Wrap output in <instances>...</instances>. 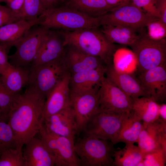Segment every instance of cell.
I'll use <instances>...</instances> for the list:
<instances>
[{"label":"cell","mask_w":166,"mask_h":166,"mask_svg":"<svg viewBox=\"0 0 166 166\" xmlns=\"http://www.w3.org/2000/svg\"><path fill=\"white\" fill-rule=\"evenodd\" d=\"M18 146L13 132L7 122H0V155L4 150Z\"/></svg>","instance_id":"31"},{"label":"cell","mask_w":166,"mask_h":166,"mask_svg":"<svg viewBox=\"0 0 166 166\" xmlns=\"http://www.w3.org/2000/svg\"><path fill=\"white\" fill-rule=\"evenodd\" d=\"M39 17V25L49 29L71 31L100 26V17H90L65 5L46 10Z\"/></svg>","instance_id":"3"},{"label":"cell","mask_w":166,"mask_h":166,"mask_svg":"<svg viewBox=\"0 0 166 166\" xmlns=\"http://www.w3.org/2000/svg\"><path fill=\"white\" fill-rule=\"evenodd\" d=\"M63 58L70 74L89 71L106 65L100 57L87 54L71 45L65 46Z\"/></svg>","instance_id":"18"},{"label":"cell","mask_w":166,"mask_h":166,"mask_svg":"<svg viewBox=\"0 0 166 166\" xmlns=\"http://www.w3.org/2000/svg\"><path fill=\"white\" fill-rule=\"evenodd\" d=\"M48 29L35 25L28 30L14 44L16 51L8 56L11 65L30 70L37 54L42 40Z\"/></svg>","instance_id":"7"},{"label":"cell","mask_w":166,"mask_h":166,"mask_svg":"<svg viewBox=\"0 0 166 166\" xmlns=\"http://www.w3.org/2000/svg\"><path fill=\"white\" fill-rule=\"evenodd\" d=\"M53 156L56 166H80L74 143L69 138L46 130L42 125L39 132Z\"/></svg>","instance_id":"10"},{"label":"cell","mask_w":166,"mask_h":166,"mask_svg":"<svg viewBox=\"0 0 166 166\" xmlns=\"http://www.w3.org/2000/svg\"><path fill=\"white\" fill-rule=\"evenodd\" d=\"M100 26L101 30L110 42L129 46L139 38L145 28H135L120 25Z\"/></svg>","instance_id":"23"},{"label":"cell","mask_w":166,"mask_h":166,"mask_svg":"<svg viewBox=\"0 0 166 166\" xmlns=\"http://www.w3.org/2000/svg\"><path fill=\"white\" fill-rule=\"evenodd\" d=\"M9 50L6 45L0 43V69L9 63L8 55Z\"/></svg>","instance_id":"38"},{"label":"cell","mask_w":166,"mask_h":166,"mask_svg":"<svg viewBox=\"0 0 166 166\" xmlns=\"http://www.w3.org/2000/svg\"><path fill=\"white\" fill-rule=\"evenodd\" d=\"M18 93L14 94L11 93L1 82L0 83V108L8 114Z\"/></svg>","instance_id":"34"},{"label":"cell","mask_w":166,"mask_h":166,"mask_svg":"<svg viewBox=\"0 0 166 166\" xmlns=\"http://www.w3.org/2000/svg\"><path fill=\"white\" fill-rule=\"evenodd\" d=\"M71 106L77 124V134L82 132L90 119L100 113L97 93L77 94L71 92Z\"/></svg>","instance_id":"17"},{"label":"cell","mask_w":166,"mask_h":166,"mask_svg":"<svg viewBox=\"0 0 166 166\" xmlns=\"http://www.w3.org/2000/svg\"><path fill=\"white\" fill-rule=\"evenodd\" d=\"M45 9L60 7L59 5L65 0H41Z\"/></svg>","instance_id":"40"},{"label":"cell","mask_w":166,"mask_h":166,"mask_svg":"<svg viewBox=\"0 0 166 166\" xmlns=\"http://www.w3.org/2000/svg\"><path fill=\"white\" fill-rule=\"evenodd\" d=\"M106 65L91 70L70 74L71 92L77 94L97 93L105 77Z\"/></svg>","instance_id":"15"},{"label":"cell","mask_w":166,"mask_h":166,"mask_svg":"<svg viewBox=\"0 0 166 166\" xmlns=\"http://www.w3.org/2000/svg\"><path fill=\"white\" fill-rule=\"evenodd\" d=\"M160 19L166 24V0H155Z\"/></svg>","instance_id":"39"},{"label":"cell","mask_w":166,"mask_h":166,"mask_svg":"<svg viewBox=\"0 0 166 166\" xmlns=\"http://www.w3.org/2000/svg\"><path fill=\"white\" fill-rule=\"evenodd\" d=\"M99 27L71 31L59 30L63 37L65 46H73L87 54L100 57L109 65L112 63L117 46L106 38Z\"/></svg>","instance_id":"2"},{"label":"cell","mask_w":166,"mask_h":166,"mask_svg":"<svg viewBox=\"0 0 166 166\" xmlns=\"http://www.w3.org/2000/svg\"><path fill=\"white\" fill-rule=\"evenodd\" d=\"M137 143L144 155L161 149L166 153V122L159 118L143 126Z\"/></svg>","instance_id":"13"},{"label":"cell","mask_w":166,"mask_h":166,"mask_svg":"<svg viewBox=\"0 0 166 166\" xmlns=\"http://www.w3.org/2000/svg\"><path fill=\"white\" fill-rule=\"evenodd\" d=\"M159 118L166 122V104L165 103L160 104L159 108Z\"/></svg>","instance_id":"42"},{"label":"cell","mask_w":166,"mask_h":166,"mask_svg":"<svg viewBox=\"0 0 166 166\" xmlns=\"http://www.w3.org/2000/svg\"><path fill=\"white\" fill-rule=\"evenodd\" d=\"M145 27L147 34L151 39L159 40L166 38V24L160 19L151 21Z\"/></svg>","instance_id":"32"},{"label":"cell","mask_w":166,"mask_h":166,"mask_svg":"<svg viewBox=\"0 0 166 166\" xmlns=\"http://www.w3.org/2000/svg\"><path fill=\"white\" fill-rule=\"evenodd\" d=\"M70 75L69 73L67 74L46 97L43 110L44 119L71 106L69 85Z\"/></svg>","instance_id":"20"},{"label":"cell","mask_w":166,"mask_h":166,"mask_svg":"<svg viewBox=\"0 0 166 166\" xmlns=\"http://www.w3.org/2000/svg\"><path fill=\"white\" fill-rule=\"evenodd\" d=\"M125 144L122 149L118 151L115 150L112 166H136L143 160L144 155L138 146L132 143Z\"/></svg>","instance_id":"28"},{"label":"cell","mask_w":166,"mask_h":166,"mask_svg":"<svg viewBox=\"0 0 166 166\" xmlns=\"http://www.w3.org/2000/svg\"><path fill=\"white\" fill-rule=\"evenodd\" d=\"M132 3L149 16L160 19L155 0H131Z\"/></svg>","instance_id":"35"},{"label":"cell","mask_w":166,"mask_h":166,"mask_svg":"<svg viewBox=\"0 0 166 166\" xmlns=\"http://www.w3.org/2000/svg\"><path fill=\"white\" fill-rule=\"evenodd\" d=\"M21 19L7 6L0 5V27L15 22Z\"/></svg>","instance_id":"36"},{"label":"cell","mask_w":166,"mask_h":166,"mask_svg":"<svg viewBox=\"0 0 166 166\" xmlns=\"http://www.w3.org/2000/svg\"><path fill=\"white\" fill-rule=\"evenodd\" d=\"M40 22L39 17L31 21L21 19L0 27V43L9 49L28 30L35 25H39Z\"/></svg>","instance_id":"24"},{"label":"cell","mask_w":166,"mask_h":166,"mask_svg":"<svg viewBox=\"0 0 166 166\" xmlns=\"http://www.w3.org/2000/svg\"><path fill=\"white\" fill-rule=\"evenodd\" d=\"M65 5L93 18L101 17L113 9L105 0H69Z\"/></svg>","instance_id":"27"},{"label":"cell","mask_w":166,"mask_h":166,"mask_svg":"<svg viewBox=\"0 0 166 166\" xmlns=\"http://www.w3.org/2000/svg\"><path fill=\"white\" fill-rule=\"evenodd\" d=\"M100 112H129L132 98L105 77L97 93Z\"/></svg>","instance_id":"11"},{"label":"cell","mask_w":166,"mask_h":166,"mask_svg":"<svg viewBox=\"0 0 166 166\" xmlns=\"http://www.w3.org/2000/svg\"><path fill=\"white\" fill-rule=\"evenodd\" d=\"M69 73L62 56L30 71L28 85L46 99L52 90Z\"/></svg>","instance_id":"6"},{"label":"cell","mask_w":166,"mask_h":166,"mask_svg":"<svg viewBox=\"0 0 166 166\" xmlns=\"http://www.w3.org/2000/svg\"><path fill=\"white\" fill-rule=\"evenodd\" d=\"M45 10L41 0H24L21 19L31 21L38 18Z\"/></svg>","instance_id":"30"},{"label":"cell","mask_w":166,"mask_h":166,"mask_svg":"<svg viewBox=\"0 0 166 166\" xmlns=\"http://www.w3.org/2000/svg\"><path fill=\"white\" fill-rule=\"evenodd\" d=\"M159 104L151 97L132 98L131 111L142 121L144 127L159 118Z\"/></svg>","instance_id":"25"},{"label":"cell","mask_w":166,"mask_h":166,"mask_svg":"<svg viewBox=\"0 0 166 166\" xmlns=\"http://www.w3.org/2000/svg\"><path fill=\"white\" fill-rule=\"evenodd\" d=\"M0 79L4 87L14 94L19 93L30 82V70L13 65L10 63L0 69Z\"/></svg>","instance_id":"22"},{"label":"cell","mask_w":166,"mask_h":166,"mask_svg":"<svg viewBox=\"0 0 166 166\" xmlns=\"http://www.w3.org/2000/svg\"><path fill=\"white\" fill-rule=\"evenodd\" d=\"M8 114L5 112L0 108V122H8Z\"/></svg>","instance_id":"43"},{"label":"cell","mask_w":166,"mask_h":166,"mask_svg":"<svg viewBox=\"0 0 166 166\" xmlns=\"http://www.w3.org/2000/svg\"><path fill=\"white\" fill-rule=\"evenodd\" d=\"M105 77L132 98L150 97L133 74L116 69L113 63L106 65Z\"/></svg>","instance_id":"19"},{"label":"cell","mask_w":166,"mask_h":166,"mask_svg":"<svg viewBox=\"0 0 166 166\" xmlns=\"http://www.w3.org/2000/svg\"><path fill=\"white\" fill-rule=\"evenodd\" d=\"M19 93L8 114L7 123L18 146L23 147L39 132L43 121L46 98L29 85Z\"/></svg>","instance_id":"1"},{"label":"cell","mask_w":166,"mask_h":166,"mask_svg":"<svg viewBox=\"0 0 166 166\" xmlns=\"http://www.w3.org/2000/svg\"><path fill=\"white\" fill-rule=\"evenodd\" d=\"M113 145L109 141L86 135L74 143L81 166H112Z\"/></svg>","instance_id":"4"},{"label":"cell","mask_w":166,"mask_h":166,"mask_svg":"<svg viewBox=\"0 0 166 166\" xmlns=\"http://www.w3.org/2000/svg\"><path fill=\"white\" fill-rule=\"evenodd\" d=\"M107 4L111 8H114L127 3L131 0H105Z\"/></svg>","instance_id":"41"},{"label":"cell","mask_w":166,"mask_h":166,"mask_svg":"<svg viewBox=\"0 0 166 166\" xmlns=\"http://www.w3.org/2000/svg\"><path fill=\"white\" fill-rule=\"evenodd\" d=\"M143 126L142 121L131 110L125 119L113 144L119 142L137 143Z\"/></svg>","instance_id":"26"},{"label":"cell","mask_w":166,"mask_h":166,"mask_svg":"<svg viewBox=\"0 0 166 166\" xmlns=\"http://www.w3.org/2000/svg\"><path fill=\"white\" fill-rule=\"evenodd\" d=\"M130 112L97 113L87 122L82 132L85 135L109 141L113 144L125 119Z\"/></svg>","instance_id":"8"},{"label":"cell","mask_w":166,"mask_h":166,"mask_svg":"<svg viewBox=\"0 0 166 166\" xmlns=\"http://www.w3.org/2000/svg\"><path fill=\"white\" fill-rule=\"evenodd\" d=\"M1 82L0 77V83Z\"/></svg>","instance_id":"44"},{"label":"cell","mask_w":166,"mask_h":166,"mask_svg":"<svg viewBox=\"0 0 166 166\" xmlns=\"http://www.w3.org/2000/svg\"><path fill=\"white\" fill-rule=\"evenodd\" d=\"M137 78L144 90L159 104L166 99V65L139 74Z\"/></svg>","instance_id":"16"},{"label":"cell","mask_w":166,"mask_h":166,"mask_svg":"<svg viewBox=\"0 0 166 166\" xmlns=\"http://www.w3.org/2000/svg\"><path fill=\"white\" fill-rule=\"evenodd\" d=\"M129 46L136 58L138 74L166 65V38L152 39L145 29L139 38Z\"/></svg>","instance_id":"5"},{"label":"cell","mask_w":166,"mask_h":166,"mask_svg":"<svg viewBox=\"0 0 166 166\" xmlns=\"http://www.w3.org/2000/svg\"><path fill=\"white\" fill-rule=\"evenodd\" d=\"M144 166H164L166 153L161 149L144 154Z\"/></svg>","instance_id":"33"},{"label":"cell","mask_w":166,"mask_h":166,"mask_svg":"<svg viewBox=\"0 0 166 166\" xmlns=\"http://www.w3.org/2000/svg\"><path fill=\"white\" fill-rule=\"evenodd\" d=\"M23 152L25 166H54V159L41 138L36 136L25 144Z\"/></svg>","instance_id":"21"},{"label":"cell","mask_w":166,"mask_h":166,"mask_svg":"<svg viewBox=\"0 0 166 166\" xmlns=\"http://www.w3.org/2000/svg\"><path fill=\"white\" fill-rule=\"evenodd\" d=\"M156 19L147 14L131 1L112 9L100 17V26L120 25L141 28L145 27Z\"/></svg>","instance_id":"9"},{"label":"cell","mask_w":166,"mask_h":166,"mask_svg":"<svg viewBox=\"0 0 166 166\" xmlns=\"http://www.w3.org/2000/svg\"><path fill=\"white\" fill-rule=\"evenodd\" d=\"M0 166H25L22 147L18 146L3 150L0 155Z\"/></svg>","instance_id":"29"},{"label":"cell","mask_w":166,"mask_h":166,"mask_svg":"<svg viewBox=\"0 0 166 166\" xmlns=\"http://www.w3.org/2000/svg\"><path fill=\"white\" fill-rule=\"evenodd\" d=\"M1 2V1H0V5H1V4H0Z\"/></svg>","instance_id":"45"},{"label":"cell","mask_w":166,"mask_h":166,"mask_svg":"<svg viewBox=\"0 0 166 166\" xmlns=\"http://www.w3.org/2000/svg\"><path fill=\"white\" fill-rule=\"evenodd\" d=\"M0 1L1 2H5L7 6L13 12L19 15L20 17L22 12L24 0H0Z\"/></svg>","instance_id":"37"},{"label":"cell","mask_w":166,"mask_h":166,"mask_svg":"<svg viewBox=\"0 0 166 166\" xmlns=\"http://www.w3.org/2000/svg\"><path fill=\"white\" fill-rule=\"evenodd\" d=\"M63 37L59 30L48 29L44 36L30 71L63 56Z\"/></svg>","instance_id":"12"},{"label":"cell","mask_w":166,"mask_h":166,"mask_svg":"<svg viewBox=\"0 0 166 166\" xmlns=\"http://www.w3.org/2000/svg\"><path fill=\"white\" fill-rule=\"evenodd\" d=\"M42 125L47 131L66 137L74 143L77 129L74 112L72 106L44 118Z\"/></svg>","instance_id":"14"}]
</instances>
